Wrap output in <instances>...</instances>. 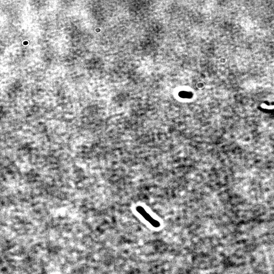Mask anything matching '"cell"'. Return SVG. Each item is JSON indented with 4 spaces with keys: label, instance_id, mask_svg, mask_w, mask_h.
Segmentation results:
<instances>
[{
    "label": "cell",
    "instance_id": "7a4b0ae2",
    "mask_svg": "<svg viewBox=\"0 0 274 274\" xmlns=\"http://www.w3.org/2000/svg\"><path fill=\"white\" fill-rule=\"evenodd\" d=\"M261 107L263 108H265V109H274V106H267V105L262 104L261 105Z\"/></svg>",
    "mask_w": 274,
    "mask_h": 274
},
{
    "label": "cell",
    "instance_id": "6da1fadb",
    "mask_svg": "<svg viewBox=\"0 0 274 274\" xmlns=\"http://www.w3.org/2000/svg\"><path fill=\"white\" fill-rule=\"evenodd\" d=\"M136 210L137 212L140 215H141L143 217V218L145 219L153 226L155 228H158L160 226V223L158 221L156 220L152 216H150V215L146 211V210L144 209L143 207L141 206H138L136 208Z\"/></svg>",
    "mask_w": 274,
    "mask_h": 274
}]
</instances>
